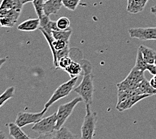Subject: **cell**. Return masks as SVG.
Returning <instances> with one entry per match:
<instances>
[{
  "label": "cell",
  "mask_w": 156,
  "mask_h": 139,
  "mask_svg": "<svg viewBox=\"0 0 156 139\" xmlns=\"http://www.w3.org/2000/svg\"><path fill=\"white\" fill-rule=\"evenodd\" d=\"M74 92L82 98L86 104H91L93 101L94 95V76L92 72H83L82 82L73 88Z\"/></svg>",
  "instance_id": "cell-1"
},
{
  "label": "cell",
  "mask_w": 156,
  "mask_h": 139,
  "mask_svg": "<svg viewBox=\"0 0 156 139\" xmlns=\"http://www.w3.org/2000/svg\"><path fill=\"white\" fill-rule=\"evenodd\" d=\"M91 104H86V114L81 127L82 139H92L95 136L96 124L97 122V113L92 112Z\"/></svg>",
  "instance_id": "cell-2"
},
{
  "label": "cell",
  "mask_w": 156,
  "mask_h": 139,
  "mask_svg": "<svg viewBox=\"0 0 156 139\" xmlns=\"http://www.w3.org/2000/svg\"><path fill=\"white\" fill-rule=\"evenodd\" d=\"M145 78L144 71L136 68L134 66L126 78L121 82L117 84V88L118 90L136 89Z\"/></svg>",
  "instance_id": "cell-3"
},
{
  "label": "cell",
  "mask_w": 156,
  "mask_h": 139,
  "mask_svg": "<svg viewBox=\"0 0 156 139\" xmlns=\"http://www.w3.org/2000/svg\"><path fill=\"white\" fill-rule=\"evenodd\" d=\"M77 79L78 76L72 78H71L69 81H67L66 83H63L58 86L53 92V95L51 97V98L48 100L46 104H44V108H46L48 110L54 104V103L58 101V100L63 98L69 95L70 92L73 90L74 86H76Z\"/></svg>",
  "instance_id": "cell-4"
},
{
  "label": "cell",
  "mask_w": 156,
  "mask_h": 139,
  "mask_svg": "<svg viewBox=\"0 0 156 139\" xmlns=\"http://www.w3.org/2000/svg\"><path fill=\"white\" fill-rule=\"evenodd\" d=\"M83 102L82 98L80 96L77 97L73 99L72 101L59 106L57 112V124L56 130H58L66 123V122L72 114L75 107L77 106L78 103Z\"/></svg>",
  "instance_id": "cell-5"
},
{
  "label": "cell",
  "mask_w": 156,
  "mask_h": 139,
  "mask_svg": "<svg viewBox=\"0 0 156 139\" xmlns=\"http://www.w3.org/2000/svg\"><path fill=\"white\" fill-rule=\"evenodd\" d=\"M57 112L42 118L32 127V130L41 135L50 134L56 130Z\"/></svg>",
  "instance_id": "cell-6"
},
{
  "label": "cell",
  "mask_w": 156,
  "mask_h": 139,
  "mask_svg": "<svg viewBox=\"0 0 156 139\" xmlns=\"http://www.w3.org/2000/svg\"><path fill=\"white\" fill-rule=\"evenodd\" d=\"M47 111V109L44 108L41 112L37 113L20 112L18 113L16 119V124L21 128L28 124H36L43 118Z\"/></svg>",
  "instance_id": "cell-7"
},
{
  "label": "cell",
  "mask_w": 156,
  "mask_h": 139,
  "mask_svg": "<svg viewBox=\"0 0 156 139\" xmlns=\"http://www.w3.org/2000/svg\"><path fill=\"white\" fill-rule=\"evenodd\" d=\"M21 12L15 9H0V27H14L17 23Z\"/></svg>",
  "instance_id": "cell-8"
},
{
  "label": "cell",
  "mask_w": 156,
  "mask_h": 139,
  "mask_svg": "<svg viewBox=\"0 0 156 139\" xmlns=\"http://www.w3.org/2000/svg\"><path fill=\"white\" fill-rule=\"evenodd\" d=\"M130 36L141 40H156V28H136L129 30Z\"/></svg>",
  "instance_id": "cell-9"
},
{
  "label": "cell",
  "mask_w": 156,
  "mask_h": 139,
  "mask_svg": "<svg viewBox=\"0 0 156 139\" xmlns=\"http://www.w3.org/2000/svg\"><path fill=\"white\" fill-rule=\"evenodd\" d=\"M151 96L150 94H135L129 96V98L125 99V101H122L121 102L116 104V108L118 110L119 112H123L126 110L131 108L133 106L136 104L138 102L142 101L145 98Z\"/></svg>",
  "instance_id": "cell-10"
},
{
  "label": "cell",
  "mask_w": 156,
  "mask_h": 139,
  "mask_svg": "<svg viewBox=\"0 0 156 139\" xmlns=\"http://www.w3.org/2000/svg\"><path fill=\"white\" fill-rule=\"evenodd\" d=\"M76 137L72 132L69 131L67 127H63L60 128L58 130H55L53 133L47 135H41L38 138H75Z\"/></svg>",
  "instance_id": "cell-11"
},
{
  "label": "cell",
  "mask_w": 156,
  "mask_h": 139,
  "mask_svg": "<svg viewBox=\"0 0 156 139\" xmlns=\"http://www.w3.org/2000/svg\"><path fill=\"white\" fill-rule=\"evenodd\" d=\"M62 6V0H47L44 3V14L47 16L57 14Z\"/></svg>",
  "instance_id": "cell-12"
},
{
  "label": "cell",
  "mask_w": 156,
  "mask_h": 139,
  "mask_svg": "<svg viewBox=\"0 0 156 139\" xmlns=\"http://www.w3.org/2000/svg\"><path fill=\"white\" fill-rule=\"evenodd\" d=\"M40 28V19L31 18L22 22L18 25L17 29L23 31H34Z\"/></svg>",
  "instance_id": "cell-13"
},
{
  "label": "cell",
  "mask_w": 156,
  "mask_h": 139,
  "mask_svg": "<svg viewBox=\"0 0 156 139\" xmlns=\"http://www.w3.org/2000/svg\"><path fill=\"white\" fill-rule=\"evenodd\" d=\"M8 126L9 128V134L10 137L14 138V139L30 138L24 132L22 131L21 127H20L16 123L9 122Z\"/></svg>",
  "instance_id": "cell-14"
},
{
  "label": "cell",
  "mask_w": 156,
  "mask_h": 139,
  "mask_svg": "<svg viewBox=\"0 0 156 139\" xmlns=\"http://www.w3.org/2000/svg\"><path fill=\"white\" fill-rule=\"evenodd\" d=\"M23 5L20 0H2L0 4V9H15L22 12Z\"/></svg>",
  "instance_id": "cell-15"
},
{
  "label": "cell",
  "mask_w": 156,
  "mask_h": 139,
  "mask_svg": "<svg viewBox=\"0 0 156 139\" xmlns=\"http://www.w3.org/2000/svg\"><path fill=\"white\" fill-rule=\"evenodd\" d=\"M64 70L69 74L71 78H72L79 76L83 71V68L80 62L73 60L70 65Z\"/></svg>",
  "instance_id": "cell-16"
},
{
  "label": "cell",
  "mask_w": 156,
  "mask_h": 139,
  "mask_svg": "<svg viewBox=\"0 0 156 139\" xmlns=\"http://www.w3.org/2000/svg\"><path fill=\"white\" fill-rule=\"evenodd\" d=\"M148 0H133L131 4L127 6V11L131 14L141 12L144 9Z\"/></svg>",
  "instance_id": "cell-17"
},
{
  "label": "cell",
  "mask_w": 156,
  "mask_h": 139,
  "mask_svg": "<svg viewBox=\"0 0 156 139\" xmlns=\"http://www.w3.org/2000/svg\"><path fill=\"white\" fill-rule=\"evenodd\" d=\"M139 48L141 50L143 57H144L146 62L148 64L155 63L156 52L154 50L144 46H141Z\"/></svg>",
  "instance_id": "cell-18"
},
{
  "label": "cell",
  "mask_w": 156,
  "mask_h": 139,
  "mask_svg": "<svg viewBox=\"0 0 156 139\" xmlns=\"http://www.w3.org/2000/svg\"><path fill=\"white\" fill-rule=\"evenodd\" d=\"M39 30L41 31L42 34L44 35V36L45 37V39H46L47 42L48 44V46H49L51 48V50L52 53H53V65H54L55 68L57 69V68H58V60H57V51L55 50V48L53 46V41L55 40V39L53 37V35L47 34V32L44 31L43 30H41V29H39Z\"/></svg>",
  "instance_id": "cell-19"
},
{
  "label": "cell",
  "mask_w": 156,
  "mask_h": 139,
  "mask_svg": "<svg viewBox=\"0 0 156 139\" xmlns=\"http://www.w3.org/2000/svg\"><path fill=\"white\" fill-rule=\"evenodd\" d=\"M137 88L140 90L142 94H150L151 96L156 94V89L153 88L149 83V81H148L145 78L139 84Z\"/></svg>",
  "instance_id": "cell-20"
},
{
  "label": "cell",
  "mask_w": 156,
  "mask_h": 139,
  "mask_svg": "<svg viewBox=\"0 0 156 139\" xmlns=\"http://www.w3.org/2000/svg\"><path fill=\"white\" fill-rule=\"evenodd\" d=\"M72 34V30L71 29H68L66 30H55L52 31V35L55 40H61L67 41L69 43V39Z\"/></svg>",
  "instance_id": "cell-21"
},
{
  "label": "cell",
  "mask_w": 156,
  "mask_h": 139,
  "mask_svg": "<svg viewBox=\"0 0 156 139\" xmlns=\"http://www.w3.org/2000/svg\"><path fill=\"white\" fill-rule=\"evenodd\" d=\"M147 65L148 64L145 62L144 57H143V54L141 53V50L139 49V48H138L137 54H136V62L134 66L136 68L145 72V70H147Z\"/></svg>",
  "instance_id": "cell-22"
},
{
  "label": "cell",
  "mask_w": 156,
  "mask_h": 139,
  "mask_svg": "<svg viewBox=\"0 0 156 139\" xmlns=\"http://www.w3.org/2000/svg\"><path fill=\"white\" fill-rule=\"evenodd\" d=\"M14 92L15 88L14 86H11L6 89L5 90V92L0 95V108L2 107L8 100L13 98Z\"/></svg>",
  "instance_id": "cell-23"
},
{
  "label": "cell",
  "mask_w": 156,
  "mask_h": 139,
  "mask_svg": "<svg viewBox=\"0 0 156 139\" xmlns=\"http://www.w3.org/2000/svg\"><path fill=\"white\" fill-rule=\"evenodd\" d=\"M44 0H34L32 2V4H33L34 8L36 14H37L39 19L43 18L45 15L44 11Z\"/></svg>",
  "instance_id": "cell-24"
},
{
  "label": "cell",
  "mask_w": 156,
  "mask_h": 139,
  "mask_svg": "<svg viewBox=\"0 0 156 139\" xmlns=\"http://www.w3.org/2000/svg\"><path fill=\"white\" fill-rule=\"evenodd\" d=\"M57 28L61 30H66L68 29H70V20L69 19L63 16L57 19Z\"/></svg>",
  "instance_id": "cell-25"
},
{
  "label": "cell",
  "mask_w": 156,
  "mask_h": 139,
  "mask_svg": "<svg viewBox=\"0 0 156 139\" xmlns=\"http://www.w3.org/2000/svg\"><path fill=\"white\" fill-rule=\"evenodd\" d=\"M80 0H62L63 5L70 11H75L79 5Z\"/></svg>",
  "instance_id": "cell-26"
},
{
  "label": "cell",
  "mask_w": 156,
  "mask_h": 139,
  "mask_svg": "<svg viewBox=\"0 0 156 139\" xmlns=\"http://www.w3.org/2000/svg\"><path fill=\"white\" fill-rule=\"evenodd\" d=\"M72 58H71L69 56H63L59 60H58V66L60 68L63 69V70L69 66L71 63L72 62Z\"/></svg>",
  "instance_id": "cell-27"
},
{
  "label": "cell",
  "mask_w": 156,
  "mask_h": 139,
  "mask_svg": "<svg viewBox=\"0 0 156 139\" xmlns=\"http://www.w3.org/2000/svg\"><path fill=\"white\" fill-rule=\"evenodd\" d=\"M53 46L55 48V50L57 51L58 50H63L65 48H66L67 46H69V43L64 40H55L53 41Z\"/></svg>",
  "instance_id": "cell-28"
},
{
  "label": "cell",
  "mask_w": 156,
  "mask_h": 139,
  "mask_svg": "<svg viewBox=\"0 0 156 139\" xmlns=\"http://www.w3.org/2000/svg\"><path fill=\"white\" fill-rule=\"evenodd\" d=\"M147 70H148L149 73L151 74L153 76L156 75V65L155 64H148Z\"/></svg>",
  "instance_id": "cell-29"
},
{
  "label": "cell",
  "mask_w": 156,
  "mask_h": 139,
  "mask_svg": "<svg viewBox=\"0 0 156 139\" xmlns=\"http://www.w3.org/2000/svg\"><path fill=\"white\" fill-rule=\"evenodd\" d=\"M149 83L153 88L156 89V75H154L151 78V80H149Z\"/></svg>",
  "instance_id": "cell-30"
},
{
  "label": "cell",
  "mask_w": 156,
  "mask_h": 139,
  "mask_svg": "<svg viewBox=\"0 0 156 139\" xmlns=\"http://www.w3.org/2000/svg\"><path fill=\"white\" fill-rule=\"evenodd\" d=\"M6 60H7V58H3L0 59V68H1L2 66H3V64L6 62Z\"/></svg>",
  "instance_id": "cell-31"
},
{
  "label": "cell",
  "mask_w": 156,
  "mask_h": 139,
  "mask_svg": "<svg viewBox=\"0 0 156 139\" xmlns=\"http://www.w3.org/2000/svg\"><path fill=\"white\" fill-rule=\"evenodd\" d=\"M2 138L5 139V138H8V137H6L4 132L0 131V139H2Z\"/></svg>",
  "instance_id": "cell-32"
},
{
  "label": "cell",
  "mask_w": 156,
  "mask_h": 139,
  "mask_svg": "<svg viewBox=\"0 0 156 139\" xmlns=\"http://www.w3.org/2000/svg\"><path fill=\"white\" fill-rule=\"evenodd\" d=\"M151 12L156 16V6H154V7L151 8Z\"/></svg>",
  "instance_id": "cell-33"
},
{
  "label": "cell",
  "mask_w": 156,
  "mask_h": 139,
  "mask_svg": "<svg viewBox=\"0 0 156 139\" xmlns=\"http://www.w3.org/2000/svg\"><path fill=\"white\" fill-rule=\"evenodd\" d=\"M21 2L22 3V4H27V3H28V2H32L34 1V0H20Z\"/></svg>",
  "instance_id": "cell-34"
},
{
  "label": "cell",
  "mask_w": 156,
  "mask_h": 139,
  "mask_svg": "<svg viewBox=\"0 0 156 139\" xmlns=\"http://www.w3.org/2000/svg\"><path fill=\"white\" fill-rule=\"evenodd\" d=\"M128 1V4H127V6H129L130 4H131V2L133 1V0H127Z\"/></svg>",
  "instance_id": "cell-35"
},
{
  "label": "cell",
  "mask_w": 156,
  "mask_h": 139,
  "mask_svg": "<svg viewBox=\"0 0 156 139\" xmlns=\"http://www.w3.org/2000/svg\"><path fill=\"white\" fill-rule=\"evenodd\" d=\"M154 64L156 65V57H155V63Z\"/></svg>",
  "instance_id": "cell-36"
},
{
  "label": "cell",
  "mask_w": 156,
  "mask_h": 139,
  "mask_svg": "<svg viewBox=\"0 0 156 139\" xmlns=\"http://www.w3.org/2000/svg\"><path fill=\"white\" fill-rule=\"evenodd\" d=\"M44 2H46V1H47V0H44Z\"/></svg>",
  "instance_id": "cell-37"
}]
</instances>
